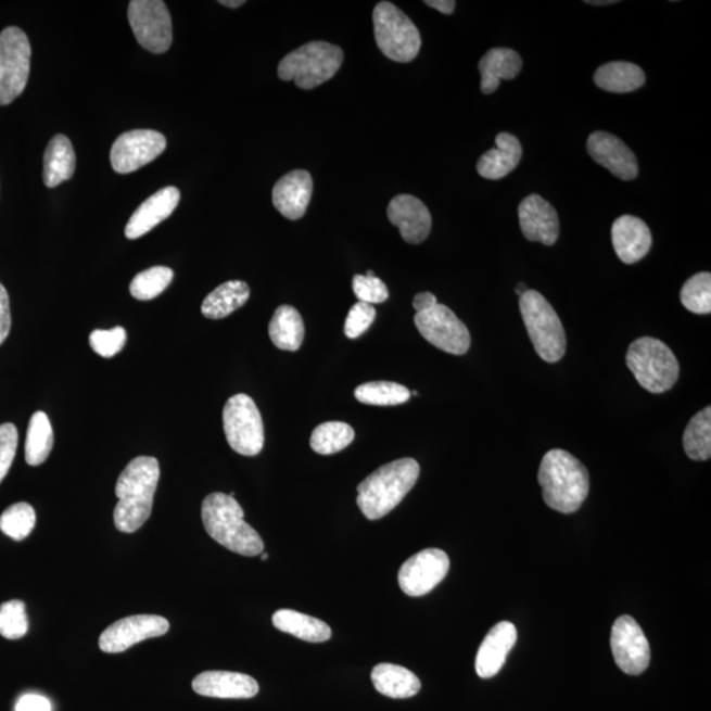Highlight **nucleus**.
Listing matches in <instances>:
<instances>
[{
    "instance_id": "f257e3e1",
    "label": "nucleus",
    "mask_w": 711,
    "mask_h": 711,
    "mask_svg": "<svg viewBox=\"0 0 711 711\" xmlns=\"http://www.w3.org/2000/svg\"><path fill=\"white\" fill-rule=\"evenodd\" d=\"M158 480L160 464L154 457L139 456L129 461L115 487L119 498L114 510L117 530L132 534L150 519Z\"/></svg>"
},
{
    "instance_id": "f03ea898",
    "label": "nucleus",
    "mask_w": 711,
    "mask_h": 711,
    "mask_svg": "<svg viewBox=\"0 0 711 711\" xmlns=\"http://www.w3.org/2000/svg\"><path fill=\"white\" fill-rule=\"evenodd\" d=\"M537 480L544 503L562 515L576 512L589 494L587 469L567 450L553 449L544 455Z\"/></svg>"
},
{
    "instance_id": "7ed1b4c3",
    "label": "nucleus",
    "mask_w": 711,
    "mask_h": 711,
    "mask_svg": "<svg viewBox=\"0 0 711 711\" xmlns=\"http://www.w3.org/2000/svg\"><path fill=\"white\" fill-rule=\"evenodd\" d=\"M202 521L207 534L230 551L246 558L264 553L262 536L244 521V510L230 494H208L202 504Z\"/></svg>"
},
{
    "instance_id": "20e7f679",
    "label": "nucleus",
    "mask_w": 711,
    "mask_h": 711,
    "mask_svg": "<svg viewBox=\"0 0 711 711\" xmlns=\"http://www.w3.org/2000/svg\"><path fill=\"white\" fill-rule=\"evenodd\" d=\"M417 460L406 457L386 464L357 486V505L369 521H377L395 509L419 479Z\"/></svg>"
},
{
    "instance_id": "39448f33",
    "label": "nucleus",
    "mask_w": 711,
    "mask_h": 711,
    "mask_svg": "<svg viewBox=\"0 0 711 711\" xmlns=\"http://www.w3.org/2000/svg\"><path fill=\"white\" fill-rule=\"evenodd\" d=\"M344 60L342 49L326 41H313L284 55L278 65L282 80H294L303 90L318 88L339 72Z\"/></svg>"
},
{
    "instance_id": "423d86ee",
    "label": "nucleus",
    "mask_w": 711,
    "mask_h": 711,
    "mask_svg": "<svg viewBox=\"0 0 711 711\" xmlns=\"http://www.w3.org/2000/svg\"><path fill=\"white\" fill-rule=\"evenodd\" d=\"M519 307L536 354L547 363L561 360L567 351L566 330L551 303L536 290H528L521 296Z\"/></svg>"
},
{
    "instance_id": "0eeeda50",
    "label": "nucleus",
    "mask_w": 711,
    "mask_h": 711,
    "mask_svg": "<svg viewBox=\"0 0 711 711\" xmlns=\"http://www.w3.org/2000/svg\"><path fill=\"white\" fill-rule=\"evenodd\" d=\"M626 363L636 381L648 392L664 393L677 382V358L671 348L658 339L635 340L627 351Z\"/></svg>"
},
{
    "instance_id": "6e6552de",
    "label": "nucleus",
    "mask_w": 711,
    "mask_h": 711,
    "mask_svg": "<svg viewBox=\"0 0 711 711\" xmlns=\"http://www.w3.org/2000/svg\"><path fill=\"white\" fill-rule=\"evenodd\" d=\"M377 47L395 63H410L417 58L422 39L411 18L391 2H381L373 11Z\"/></svg>"
},
{
    "instance_id": "1a4fd4ad",
    "label": "nucleus",
    "mask_w": 711,
    "mask_h": 711,
    "mask_svg": "<svg viewBox=\"0 0 711 711\" xmlns=\"http://www.w3.org/2000/svg\"><path fill=\"white\" fill-rule=\"evenodd\" d=\"M223 427L234 453L243 456L262 453L265 442L263 418L250 395L237 394L227 401L223 410Z\"/></svg>"
},
{
    "instance_id": "9d476101",
    "label": "nucleus",
    "mask_w": 711,
    "mask_h": 711,
    "mask_svg": "<svg viewBox=\"0 0 711 711\" xmlns=\"http://www.w3.org/2000/svg\"><path fill=\"white\" fill-rule=\"evenodd\" d=\"M29 40L23 29L8 27L0 34V106L23 94L30 71Z\"/></svg>"
},
{
    "instance_id": "9b49d317",
    "label": "nucleus",
    "mask_w": 711,
    "mask_h": 711,
    "mask_svg": "<svg viewBox=\"0 0 711 711\" xmlns=\"http://www.w3.org/2000/svg\"><path fill=\"white\" fill-rule=\"evenodd\" d=\"M128 21L139 45L152 53L169 51L173 41L170 12L161 0H134Z\"/></svg>"
},
{
    "instance_id": "f8f14e48",
    "label": "nucleus",
    "mask_w": 711,
    "mask_h": 711,
    "mask_svg": "<svg viewBox=\"0 0 711 711\" xmlns=\"http://www.w3.org/2000/svg\"><path fill=\"white\" fill-rule=\"evenodd\" d=\"M414 321L427 342L449 355H466L471 347V333L467 326L441 303L430 310L417 313Z\"/></svg>"
},
{
    "instance_id": "ddd939ff",
    "label": "nucleus",
    "mask_w": 711,
    "mask_h": 711,
    "mask_svg": "<svg viewBox=\"0 0 711 711\" xmlns=\"http://www.w3.org/2000/svg\"><path fill=\"white\" fill-rule=\"evenodd\" d=\"M165 150L163 134L152 129H135L116 139L110 152L111 165L119 175H128L152 163Z\"/></svg>"
},
{
    "instance_id": "4468645a",
    "label": "nucleus",
    "mask_w": 711,
    "mask_h": 711,
    "mask_svg": "<svg viewBox=\"0 0 711 711\" xmlns=\"http://www.w3.org/2000/svg\"><path fill=\"white\" fill-rule=\"evenodd\" d=\"M610 646L617 665L626 675L638 676L647 670L651 649L645 633L633 617L618 618L611 629Z\"/></svg>"
},
{
    "instance_id": "2eb2a0df",
    "label": "nucleus",
    "mask_w": 711,
    "mask_h": 711,
    "mask_svg": "<svg viewBox=\"0 0 711 711\" xmlns=\"http://www.w3.org/2000/svg\"><path fill=\"white\" fill-rule=\"evenodd\" d=\"M448 571L447 554L437 548L423 549L401 567L398 583L407 596L422 597L441 584Z\"/></svg>"
},
{
    "instance_id": "dca6fc26",
    "label": "nucleus",
    "mask_w": 711,
    "mask_h": 711,
    "mask_svg": "<svg viewBox=\"0 0 711 711\" xmlns=\"http://www.w3.org/2000/svg\"><path fill=\"white\" fill-rule=\"evenodd\" d=\"M168 620L160 615H131L123 618L104 630L99 638V648L106 653L127 651L138 643L158 638L169 632Z\"/></svg>"
},
{
    "instance_id": "f3484780",
    "label": "nucleus",
    "mask_w": 711,
    "mask_h": 711,
    "mask_svg": "<svg viewBox=\"0 0 711 711\" xmlns=\"http://www.w3.org/2000/svg\"><path fill=\"white\" fill-rule=\"evenodd\" d=\"M587 152L593 160L622 181H632L638 176V160L633 151L614 135L602 131L592 134L587 139Z\"/></svg>"
},
{
    "instance_id": "a211bd4d",
    "label": "nucleus",
    "mask_w": 711,
    "mask_h": 711,
    "mask_svg": "<svg viewBox=\"0 0 711 711\" xmlns=\"http://www.w3.org/2000/svg\"><path fill=\"white\" fill-rule=\"evenodd\" d=\"M524 238L544 245H554L559 239L560 220L551 203L533 194L522 201L518 208Z\"/></svg>"
},
{
    "instance_id": "6ab92c4d",
    "label": "nucleus",
    "mask_w": 711,
    "mask_h": 711,
    "mask_svg": "<svg viewBox=\"0 0 711 711\" xmlns=\"http://www.w3.org/2000/svg\"><path fill=\"white\" fill-rule=\"evenodd\" d=\"M388 218L399 228L401 237L409 244L423 243L431 232L429 208L418 198L409 194L393 198L388 206Z\"/></svg>"
},
{
    "instance_id": "aec40b11",
    "label": "nucleus",
    "mask_w": 711,
    "mask_h": 711,
    "mask_svg": "<svg viewBox=\"0 0 711 711\" xmlns=\"http://www.w3.org/2000/svg\"><path fill=\"white\" fill-rule=\"evenodd\" d=\"M179 200H181V193L175 187L161 189L148 198L129 218L125 231L126 238L136 240L151 232L154 227L175 213Z\"/></svg>"
},
{
    "instance_id": "412c9836",
    "label": "nucleus",
    "mask_w": 711,
    "mask_h": 711,
    "mask_svg": "<svg viewBox=\"0 0 711 711\" xmlns=\"http://www.w3.org/2000/svg\"><path fill=\"white\" fill-rule=\"evenodd\" d=\"M195 694L203 697L232 698V700H246L258 694V684L255 678L244 673L227 671H207L193 680Z\"/></svg>"
},
{
    "instance_id": "4be33fe9",
    "label": "nucleus",
    "mask_w": 711,
    "mask_h": 711,
    "mask_svg": "<svg viewBox=\"0 0 711 711\" xmlns=\"http://www.w3.org/2000/svg\"><path fill=\"white\" fill-rule=\"evenodd\" d=\"M313 178L306 170H293L275 185L274 205L290 220H299L306 214L313 195Z\"/></svg>"
},
{
    "instance_id": "5701e85b",
    "label": "nucleus",
    "mask_w": 711,
    "mask_h": 711,
    "mask_svg": "<svg viewBox=\"0 0 711 711\" xmlns=\"http://www.w3.org/2000/svg\"><path fill=\"white\" fill-rule=\"evenodd\" d=\"M617 256L624 264H635L647 255L652 245V234L645 221L633 215H623L611 227Z\"/></svg>"
},
{
    "instance_id": "b1692460",
    "label": "nucleus",
    "mask_w": 711,
    "mask_h": 711,
    "mask_svg": "<svg viewBox=\"0 0 711 711\" xmlns=\"http://www.w3.org/2000/svg\"><path fill=\"white\" fill-rule=\"evenodd\" d=\"M518 639L517 627L510 622H499L482 640L478 658H475V672L481 678L496 676L504 666L507 655L516 646Z\"/></svg>"
},
{
    "instance_id": "393cba45",
    "label": "nucleus",
    "mask_w": 711,
    "mask_h": 711,
    "mask_svg": "<svg viewBox=\"0 0 711 711\" xmlns=\"http://www.w3.org/2000/svg\"><path fill=\"white\" fill-rule=\"evenodd\" d=\"M521 158V142L516 136L500 132L496 138V148L482 154L479 160V175L486 179L504 178L517 168Z\"/></svg>"
},
{
    "instance_id": "a878e982",
    "label": "nucleus",
    "mask_w": 711,
    "mask_h": 711,
    "mask_svg": "<svg viewBox=\"0 0 711 711\" xmlns=\"http://www.w3.org/2000/svg\"><path fill=\"white\" fill-rule=\"evenodd\" d=\"M481 91L493 94L499 88L500 79H512L522 71V59L509 48H494L481 59Z\"/></svg>"
},
{
    "instance_id": "bb28decb",
    "label": "nucleus",
    "mask_w": 711,
    "mask_h": 711,
    "mask_svg": "<svg viewBox=\"0 0 711 711\" xmlns=\"http://www.w3.org/2000/svg\"><path fill=\"white\" fill-rule=\"evenodd\" d=\"M370 677L377 691L397 700L414 697L422 688L416 673L391 663L376 665Z\"/></svg>"
},
{
    "instance_id": "cd10ccee",
    "label": "nucleus",
    "mask_w": 711,
    "mask_h": 711,
    "mask_svg": "<svg viewBox=\"0 0 711 711\" xmlns=\"http://www.w3.org/2000/svg\"><path fill=\"white\" fill-rule=\"evenodd\" d=\"M76 172V152L69 138L65 135H55L49 141L45 154V183L47 188H58L59 185L69 181Z\"/></svg>"
},
{
    "instance_id": "c85d7f7f",
    "label": "nucleus",
    "mask_w": 711,
    "mask_h": 711,
    "mask_svg": "<svg viewBox=\"0 0 711 711\" xmlns=\"http://www.w3.org/2000/svg\"><path fill=\"white\" fill-rule=\"evenodd\" d=\"M271 621L280 632L305 642L323 643L329 640L332 635L329 624L318 620V618L302 614L295 610H278Z\"/></svg>"
},
{
    "instance_id": "c756f323",
    "label": "nucleus",
    "mask_w": 711,
    "mask_h": 711,
    "mask_svg": "<svg viewBox=\"0 0 711 711\" xmlns=\"http://www.w3.org/2000/svg\"><path fill=\"white\" fill-rule=\"evenodd\" d=\"M251 289L243 281L221 283L202 303V314L208 319H223L239 310L249 302Z\"/></svg>"
},
{
    "instance_id": "7c9ffc66",
    "label": "nucleus",
    "mask_w": 711,
    "mask_h": 711,
    "mask_svg": "<svg viewBox=\"0 0 711 711\" xmlns=\"http://www.w3.org/2000/svg\"><path fill=\"white\" fill-rule=\"evenodd\" d=\"M269 337L277 348L299 351L305 339V325L299 310L289 305L278 307L269 323Z\"/></svg>"
},
{
    "instance_id": "2f4dec72",
    "label": "nucleus",
    "mask_w": 711,
    "mask_h": 711,
    "mask_svg": "<svg viewBox=\"0 0 711 711\" xmlns=\"http://www.w3.org/2000/svg\"><path fill=\"white\" fill-rule=\"evenodd\" d=\"M595 82L599 89L624 94L640 89L646 82V74L638 65L617 61L598 67Z\"/></svg>"
},
{
    "instance_id": "473e14b6",
    "label": "nucleus",
    "mask_w": 711,
    "mask_h": 711,
    "mask_svg": "<svg viewBox=\"0 0 711 711\" xmlns=\"http://www.w3.org/2000/svg\"><path fill=\"white\" fill-rule=\"evenodd\" d=\"M54 444V434L47 414L37 411L29 420L26 439V461L37 467L51 455Z\"/></svg>"
},
{
    "instance_id": "72a5a7b5",
    "label": "nucleus",
    "mask_w": 711,
    "mask_h": 711,
    "mask_svg": "<svg viewBox=\"0 0 711 711\" xmlns=\"http://www.w3.org/2000/svg\"><path fill=\"white\" fill-rule=\"evenodd\" d=\"M684 449L691 460L704 461L711 456V409L710 406L691 418L684 432Z\"/></svg>"
},
{
    "instance_id": "f704fd0d",
    "label": "nucleus",
    "mask_w": 711,
    "mask_h": 711,
    "mask_svg": "<svg viewBox=\"0 0 711 711\" xmlns=\"http://www.w3.org/2000/svg\"><path fill=\"white\" fill-rule=\"evenodd\" d=\"M355 397L370 406H397L406 404L411 392L404 385L391 381H373L356 388Z\"/></svg>"
},
{
    "instance_id": "c9c22d12",
    "label": "nucleus",
    "mask_w": 711,
    "mask_h": 711,
    "mask_svg": "<svg viewBox=\"0 0 711 711\" xmlns=\"http://www.w3.org/2000/svg\"><path fill=\"white\" fill-rule=\"evenodd\" d=\"M355 431L348 423L326 422L313 431L312 448L319 455H333L354 442Z\"/></svg>"
},
{
    "instance_id": "e433bc0d",
    "label": "nucleus",
    "mask_w": 711,
    "mask_h": 711,
    "mask_svg": "<svg viewBox=\"0 0 711 711\" xmlns=\"http://www.w3.org/2000/svg\"><path fill=\"white\" fill-rule=\"evenodd\" d=\"M175 278L168 267H153L141 271L129 284V293L138 301H151L163 294Z\"/></svg>"
},
{
    "instance_id": "4c0bfd02",
    "label": "nucleus",
    "mask_w": 711,
    "mask_h": 711,
    "mask_svg": "<svg viewBox=\"0 0 711 711\" xmlns=\"http://www.w3.org/2000/svg\"><path fill=\"white\" fill-rule=\"evenodd\" d=\"M35 524V509L27 503L12 505L0 516V530L17 542L26 539L33 533Z\"/></svg>"
},
{
    "instance_id": "58836bf2",
    "label": "nucleus",
    "mask_w": 711,
    "mask_h": 711,
    "mask_svg": "<svg viewBox=\"0 0 711 711\" xmlns=\"http://www.w3.org/2000/svg\"><path fill=\"white\" fill-rule=\"evenodd\" d=\"M682 303L690 313L710 314L711 275L708 271H702L685 282L682 289Z\"/></svg>"
},
{
    "instance_id": "ea45409f",
    "label": "nucleus",
    "mask_w": 711,
    "mask_h": 711,
    "mask_svg": "<svg viewBox=\"0 0 711 711\" xmlns=\"http://www.w3.org/2000/svg\"><path fill=\"white\" fill-rule=\"evenodd\" d=\"M28 632L26 604L21 599H11L0 605V635L5 639H22Z\"/></svg>"
},
{
    "instance_id": "a19ab883",
    "label": "nucleus",
    "mask_w": 711,
    "mask_h": 711,
    "mask_svg": "<svg viewBox=\"0 0 711 711\" xmlns=\"http://www.w3.org/2000/svg\"><path fill=\"white\" fill-rule=\"evenodd\" d=\"M89 342L92 351L102 357H114L125 348L127 332L117 326L111 330H94L90 333Z\"/></svg>"
},
{
    "instance_id": "79ce46f5",
    "label": "nucleus",
    "mask_w": 711,
    "mask_h": 711,
    "mask_svg": "<svg viewBox=\"0 0 711 711\" xmlns=\"http://www.w3.org/2000/svg\"><path fill=\"white\" fill-rule=\"evenodd\" d=\"M352 288H354L356 299L360 302L368 303V305L383 303L389 299L386 284L377 277L357 275L354 277Z\"/></svg>"
},
{
    "instance_id": "37998d69",
    "label": "nucleus",
    "mask_w": 711,
    "mask_h": 711,
    "mask_svg": "<svg viewBox=\"0 0 711 711\" xmlns=\"http://www.w3.org/2000/svg\"><path fill=\"white\" fill-rule=\"evenodd\" d=\"M376 319V310L368 303L357 302L352 306L347 319H345L344 332L350 339L360 338L369 330Z\"/></svg>"
},
{
    "instance_id": "c03bdc74",
    "label": "nucleus",
    "mask_w": 711,
    "mask_h": 711,
    "mask_svg": "<svg viewBox=\"0 0 711 711\" xmlns=\"http://www.w3.org/2000/svg\"><path fill=\"white\" fill-rule=\"evenodd\" d=\"M18 434L15 424L0 426V482L8 475L14 462L17 449Z\"/></svg>"
},
{
    "instance_id": "a18cd8bd",
    "label": "nucleus",
    "mask_w": 711,
    "mask_h": 711,
    "mask_svg": "<svg viewBox=\"0 0 711 711\" xmlns=\"http://www.w3.org/2000/svg\"><path fill=\"white\" fill-rule=\"evenodd\" d=\"M11 330V308L8 290L0 283V345L9 338Z\"/></svg>"
},
{
    "instance_id": "49530a36",
    "label": "nucleus",
    "mask_w": 711,
    "mask_h": 711,
    "mask_svg": "<svg viewBox=\"0 0 711 711\" xmlns=\"http://www.w3.org/2000/svg\"><path fill=\"white\" fill-rule=\"evenodd\" d=\"M16 711H52L48 698L39 695H26L16 703Z\"/></svg>"
},
{
    "instance_id": "de8ad7c7",
    "label": "nucleus",
    "mask_w": 711,
    "mask_h": 711,
    "mask_svg": "<svg viewBox=\"0 0 711 711\" xmlns=\"http://www.w3.org/2000/svg\"><path fill=\"white\" fill-rule=\"evenodd\" d=\"M436 305V296L429 292L417 294L416 299L412 301V306L416 308L417 313L430 310V308L435 307Z\"/></svg>"
},
{
    "instance_id": "09e8293b",
    "label": "nucleus",
    "mask_w": 711,
    "mask_h": 711,
    "mask_svg": "<svg viewBox=\"0 0 711 711\" xmlns=\"http://www.w3.org/2000/svg\"><path fill=\"white\" fill-rule=\"evenodd\" d=\"M424 4L430 5L431 9L441 11L442 14H454L456 2L454 0H427Z\"/></svg>"
},
{
    "instance_id": "8fccbe9b",
    "label": "nucleus",
    "mask_w": 711,
    "mask_h": 711,
    "mask_svg": "<svg viewBox=\"0 0 711 711\" xmlns=\"http://www.w3.org/2000/svg\"><path fill=\"white\" fill-rule=\"evenodd\" d=\"M219 3L230 9H238L241 8V5L245 4L244 0H220Z\"/></svg>"
},
{
    "instance_id": "3c124183",
    "label": "nucleus",
    "mask_w": 711,
    "mask_h": 711,
    "mask_svg": "<svg viewBox=\"0 0 711 711\" xmlns=\"http://www.w3.org/2000/svg\"><path fill=\"white\" fill-rule=\"evenodd\" d=\"M587 4L591 5H609V4H615V0H598V2H595V0H592V2H586Z\"/></svg>"
},
{
    "instance_id": "603ef678",
    "label": "nucleus",
    "mask_w": 711,
    "mask_h": 711,
    "mask_svg": "<svg viewBox=\"0 0 711 711\" xmlns=\"http://www.w3.org/2000/svg\"><path fill=\"white\" fill-rule=\"evenodd\" d=\"M528 290H529V289L525 288V284H524V283H519V284H518V288H517V290H516V293H517L519 296H522L525 292H528Z\"/></svg>"
},
{
    "instance_id": "864d4df0",
    "label": "nucleus",
    "mask_w": 711,
    "mask_h": 711,
    "mask_svg": "<svg viewBox=\"0 0 711 711\" xmlns=\"http://www.w3.org/2000/svg\"><path fill=\"white\" fill-rule=\"evenodd\" d=\"M268 558H269V555H268V554H263V555H262V560H263V561H267Z\"/></svg>"
},
{
    "instance_id": "5fc2aeb1",
    "label": "nucleus",
    "mask_w": 711,
    "mask_h": 711,
    "mask_svg": "<svg viewBox=\"0 0 711 711\" xmlns=\"http://www.w3.org/2000/svg\"><path fill=\"white\" fill-rule=\"evenodd\" d=\"M365 276H367V277H374V275H373V271H372V270H368V271H367V275H365Z\"/></svg>"
}]
</instances>
